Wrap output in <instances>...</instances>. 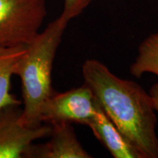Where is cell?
<instances>
[{"instance_id": "cell-1", "label": "cell", "mask_w": 158, "mask_h": 158, "mask_svg": "<svg viewBox=\"0 0 158 158\" xmlns=\"http://www.w3.org/2000/svg\"><path fill=\"white\" fill-rule=\"evenodd\" d=\"M82 76L106 115L142 158H158L157 117L149 94L96 59L85 61Z\"/></svg>"}, {"instance_id": "cell-5", "label": "cell", "mask_w": 158, "mask_h": 158, "mask_svg": "<svg viewBox=\"0 0 158 158\" xmlns=\"http://www.w3.org/2000/svg\"><path fill=\"white\" fill-rule=\"evenodd\" d=\"M95 112V98L84 84L63 93L54 92L43 104L40 120L48 124L68 122L86 125Z\"/></svg>"}, {"instance_id": "cell-7", "label": "cell", "mask_w": 158, "mask_h": 158, "mask_svg": "<svg viewBox=\"0 0 158 158\" xmlns=\"http://www.w3.org/2000/svg\"><path fill=\"white\" fill-rule=\"evenodd\" d=\"M96 101V112L86 124L97 139L114 158H142L137 149L127 141Z\"/></svg>"}, {"instance_id": "cell-8", "label": "cell", "mask_w": 158, "mask_h": 158, "mask_svg": "<svg viewBox=\"0 0 158 158\" xmlns=\"http://www.w3.org/2000/svg\"><path fill=\"white\" fill-rule=\"evenodd\" d=\"M27 46L0 47V110L7 106L21 104V102L11 93L10 85L15 67L26 52Z\"/></svg>"}, {"instance_id": "cell-4", "label": "cell", "mask_w": 158, "mask_h": 158, "mask_svg": "<svg viewBox=\"0 0 158 158\" xmlns=\"http://www.w3.org/2000/svg\"><path fill=\"white\" fill-rule=\"evenodd\" d=\"M21 113L19 106L0 110V158L27 157L35 141L51 135V124L26 126L21 121Z\"/></svg>"}, {"instance_id": "cell-6", "label": "cell", "mask_w": 158, "mask_h": 158, "mask_svg": "<svg viewBox=\"0 0 158 158\" xmlns=\"http://www.w3.org/2000/svg\"><path fill=\"white\" fill-rule=\"evenodd\" d=\"M51 138L46 143L31 146L27 157L35 158H91L79 142L71 123L51 124Z\"/></svg>"}, {"instance_id": "cell-10", "label": "cell", "mask_w": 158, "mask_h": 158, "mask_svg": "<svg viewBox=\"0 0 158 158\" xmlns=\"http://www.w3.org/2000/svg\"><path fill=\"white\" fill-rule=\"evenodd\" d=\"M64 7L60 16L68 23L75 18L78 17L90 5L92 0H63Z\"/></svg>"}, {"instance_id": "cell-3", "label": "cell", "mask_w": 158, "mask_h": 158, "mask_svg": "<svg viewBox=\"0 0 158 158\" xmlns=\"http://www.w3.org/2000/svg\"><path fill=\"white\" fill-rule=\"evenodd\" d=\"M46 15V0H0V47L28 45Z\"/></svg>"}, {"instance_id": "cell-2", "label": "cell", "mask_w": 158, "mask_h": 158, "mask_svg": "<svg viewBox=\"0 0 158 158\" xmlns=\"http://www.w3.org/2000/svg\"><path fill=\"white\" fill-rule=\"evenodd\" d=\"M68 23L59 16L49 23L27 46L17 63L14 75L20 78L23 108L21 121L28 127L42 124L43 104L53 95L54 61Z\"/></svg>"}, {"instance_id": "cell-9", "label": "cell", "mask_w": 158, "mask_h": 158, "mask_svg": "<svg viewBox=\"0 0 158 158\" xmlns=\"http://www.w3.org/2000/svg\"><path fill=\"white\" fill-rule=\"evenodd\" d=\"M130 73L136 78H141L148 73L158 76V31L138 45V55L130 66Z\"/></svg>"}, {"instance_id": "cell-11", "label": "cell", "mask_w": 158, "mask_h": 158, "mask_svg": "<svg viewBox=\"0 0 158 158\" xmlns=\"http://www.w3.org/2000/svg\"><path fill=\"white\" fill-rule=\"evenodd\" d=\"M149 94L152 100L155 111L158 112V83H156L151 86Z\"/></svg>"}]
</instances>
